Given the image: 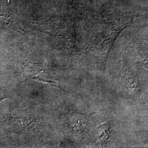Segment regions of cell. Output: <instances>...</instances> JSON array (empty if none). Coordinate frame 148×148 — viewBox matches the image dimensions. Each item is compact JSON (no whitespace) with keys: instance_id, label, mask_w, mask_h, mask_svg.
I'll return each mask as SVG.
<instances>
[{"instance_id":"7a4b0ae2","label":"cell","mask_w":148,"mask_h":148,"mask_svg":"<svg viewBox=\"0 0 148 148\" xmlns=\"http://www.w3.org/2000/svg\"><path fill=\"white\" fill-rule=\"evenodd\" d=\"M5 95H4V93H1L0 92V101L2 99H3L5 98Z\"/></svg>"},{"instance_id":"6da1fadb","label":"cell","mask_w":148,"mask_h":148,"mask_svg":"<svg viewBox=\"0 0 148 148\" xmlns=\"http://www.w3.org/2000/svg\"><path fill=\"white\" fill-rule=\"evenodd\" d=\"M70 8L76 9L79 7L81 0H65Z\"/></svg>"}]
</instances>
